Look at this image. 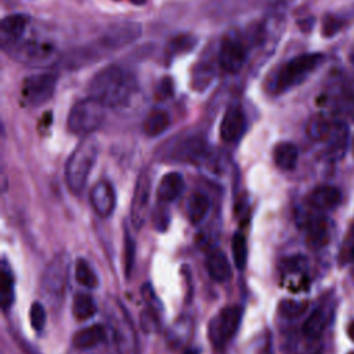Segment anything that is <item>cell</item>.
<instances>
[{
  "mask_svg": "<svg viewBox=\"0 0 354 354\" xmlns=\"http://www.w3.org/2000/svg\"><path fill=\"white\" fill-rule=\"evenodd\" d=\"M136 83L133 77L116 65L97 72L88 84V94L104 106H122L133 95Z\"/></svg>",
  "mask_w": 354,
  "mask_h": 354,
  "instance_id": "cell-1",
  "label": "cell"
},
{
  "mask_svg": "<svg viewBox=\"0 0 354 354\" xmlns=\"http://www.w3.org/2000/svg\"><path fill=\"white\" fill-rule=\"evenodd\" d=\"M98 155V142L93 137L82 140L65 165V180L73 194H80Z\"/></svg>",
  "mask_w": 354,
  "mask_h": 354,
  "instance_id": "cell-2",
  "label": "cell"
},
{
  "mask_svg": "<svg viewBox=\"0 0 354 354\" xmlns=\"http://www.w3.org/2000/svg\"><path fill=\"white\" fill-rule=\"evenodd\" d=\"M322 61L321 54H301L282 65L272 82L274 91L281 93L301 83Z\"/></svg>",
  "mask_w": 354,
  "mask_h": 354,
  "instance_id": "cell-3",
  "label": "cell"
},
{
  "mask_svg": "<svg viewBox=\"0 0 354 354\" xmlns=\"http://www.w3.org/2000/svg\"><path fill=\"white\" fill-rule=\"evenodd\" d=\"M104 105L88 97L77 101L69 112L68 129L79 136H86L97 130L105 118Z\"/></svg>",
  "mask_w": 354,
  "mask_h": 354,
  "instance_id": "cell-4",
  "label": "cell"
},
{
  "mask_svg": "<svg viewBox=\"0 0 354 354\" xmlns=\"http://www.w3.org/2000/svg\"><path fill=\"white\" fill-rule=\"evenodd\" d=\"M69 260L65 254L55 256L46 267L41 278V292L48 299L51 306H58L62 301L68 283Z\"/></svg>",
  "mask_w": 354,
  "mask_h": 354,
  "instance_id": "cell-5",
  "label": "cell"
},
{
  "mask_svg": "<svg viewBox=\"0 0 354 354\" xmlns=\"http://www.w3.org/2000/svg\"><path fill=\"white\" fill-rule=\"evenodd\" d=\"M242 319L241 306L221 308L209 324V339L217 347L225 346L236 333Z\"/></svg>",
  "mask_w": 354,
  "mask_h": 354,
  "instance_id": "cell-6",
  "label": "cell"
},
{
  "mask_svg": "<svg viewBox=\"0 0 354 354\" xmlns=\"http://www.w3.org/2000/svg\"><path fill=\"white\" fill-rule=\"evenodd\" d=\"M55 90V76L51 73L32 75L24 80L22 97L30 105H40L48 101Z\"/></svg>",
  "mask_w": 354,
  "mask_h": 354,
  "instance_id": "cell-7",
  "label": "cell"
},
{
  "mask_svg": "<svg viewBox=\"0 0 354 354\" xmlns=\"http://www.w3.org/2000/svg\"><path fill=\"white\" fill-rule=\"evenodd\" d=\"M149 198H151V178L148 173H141L138 177L134 194L131 199V223L136 228H141V225L145 223L148 206H149Z\"/></svg>",
  "mask_w": 354,
  "mask_h": 354,
  "instance_id": "cell-8",
  "label": "cell"
},
{
  "mask_svg": "<svg viewBox=\"0 0 354 354\" xmlns=\"http://www.w3.org/2000/svg\"><path fill=\"white\" fill-rule=\"evenodd\" d=\"M246 59V50L236 39H224L218 51V64L228 73L238 72Z\"/></svg>",
  "mask_w": 354,
  "mask_h": 354,
  "instance_id": "cell-9",
  "label": "cell"
},
{
  "mask_svg": "<svg viewBox=\"0 0 354 354\" xmlns=\"http://www.w3.org/2000/svg\"><path fill=\"white\" fill-rule=\"evenodd\" d=\"M14 55L28 64L43 65L55 55V48L51 44L43 41H26L22 44H14Z\"/></svg>",
  "mask_w": 354,
  "mask_h": 354,
  "instance_id": "cell-10",
  "label": "cell"
},
{
  "mask_svg": "<svg viewBox=\"0 0 354 354\" xmlns=\"http://www.w3.org/2000/svg\"><path fill=\"white\" fill-rule=\"evenodd\" d=\"M90 203L98 216L101 217L111 216L116 205V195H115L113 185L105 180L95 183L90 192Z\"/></svg>",
  "mask_w": 354,
  "mask_h": 354,
  "instance_id": "cell-11",
  "label": "cell"
},
{
  "mask_svg": "<svg viewBox=\"0 0 354 354\" xmlns=\"http://www.w3.org/2000/svg\"><path fill=\"white\" fill-rule=\"evenodd\" d=\"M306 242L311 249H321L329 241L328 220L322 214H313L304 220Z\"/></svg>",
  "mask_w": 354,
  "mask_h": 354,
  "instance_id": "cell-12",
  "label": "cell"
},
{
  "mask_svg": "<svg viewBox=\"0 0 354 354\" xmlns=\"http://www.w3.org/2000/svg\"><path fill=\"white\" fill-rule=\"evenodd\" d=\"M245 131V115L239 106H231L220 123V136L225 142H234Z\"/></svg>",
  "mask_w": 354,
  "mask_h": 354,
  "instance_id": "cell-13",
  "label": "cell"
},
{
  "mask_svg": "<svg viewBox=\"0 0 354 354\" xmlns=\"http://www.w3.org/2000/svg\"><path fill=\"white\" fill-rule=\"evenodd\" d=\"M29 18L24 14H12L6 17L0 25V36L3 46H14L24 35Z\"/></svg>",
  "mask_w": 354,
  "mask_h": 354,
  "instance_id": "cell-14",
  "label": "cell"
},
{
  "mask_svg": "<svg viewBox=\"0 0 354 354\" xmlns=\"http://www.w3.org/2000/svg\"><path fill=\"white\" fill-rule=\"evenodd\" d=\"M332 317V307L328 306L326 303L318 306L304 321L303 324V335L307 337H314L319 339L322 332L329 324V319Z\"/></svg>",
  "mask_w": 354,
  "mask_h": 354,
  "instance_id": "cell-15",
  "label": "cell"
},
{
  "mask_svg": "<svg viewBox=\"0 0 354 354\" xmlns=\"http://www.w3.org/2000/svg\"><path fill=\"white\" fill-rule=\"evenodd\" d=\"M342 199L340 191L333 185H321L317 187L308 198V202L311 207H314L318 212L332 210L335 209Z\"/></svg>",
  "mask_w": 354,
  "mask_h": 354,
  "instance_id": "cell-16",
  "label": "cell"
},
{
  "mask_svg": "<svg viewBox=\"0 0 354 354\" xmlns=\"http://www.w3.org/2000/svg\"><path fill=\"white\" fill-rule=\"evenodd\" d=\"M206 270L217 282H225L231 278V264L220 249H212L206 256Z\"/></svg>",
  "mask_w": 354,
  "mask_h": 354,
  "instance_id": "cell-17",
  "label": "cell"
},
{
  "mask_svg": "<svg viewBox=\"0 0 354 354\" xmlns=\"http://www.w3.org/2000/svg\"><path fill=\"white\" fill-rule=\"evenodd\" d=\"M105 329L102 325L94 324L90 326H86L83 329H79L73 337H72V343L77 350H90L95 346H98L100 343H102L105 340Z\"/></svg>",
  "mask_w": 354,
  "mask_h": 354,
  "instance_id": "cell-18",
  "label": "cell"
},
{
  "mask_svg": "<svg viewBox=\"0 0 354 354\" xmlns=\"http://www.w3.org/2000/svg\"><path fill=\"white\" fill-rule=\"evenodd\" d=\"M184 191V180L178 173H169L163 176L158 184V198L162 202H171L177 199Z\"/></svg>",
  "mask_w": 354,
  "mask_h": 354,
  "instance_id": "cell-19",
  "label": "cell"
},
{
  "mask_svg": "<svg viewBox=\"0 0 354 354\" xmlns=\"http://www.w3.org/2000/svg\"><path fill=\"white\" fill-rule=\"evenodd\" d=\"M205 153V142L198 137H188L184 141L176 144L173 148V156L187 162L198 160Z\"/></svg>",
  "mask_w": 354,
  "mask_h": 354,
  "instance_id": "cell-20",
  "label": "cell"
},
{
  "mask_svg": "<svg viewBox=\"0 0 354 354\" xmlns=\"http://www.w3.org/2000/svg\"><path fill=\"white\" fill-rule=\"evenodd\" d=\"M328 155L330 158H340L344 155L348 144V129L344 123H335L333 130L326 140Z\"/></svg>",
  "mask_w": 354,
  "mask_h": 354,
  "instance_id": "cell-21",
  "label": "cell"
},
{
  "mask_svg": "<svg viewBox=\"0 0 354 354\" xmlns=\"http://www.w3.org/2000/svg\"><path fill=\"white\" fill-rule=\"evenodd\" d=\"M272 158L275 165L282 169V170H292L296 167L297 165V158H299V152L296 145H293L292 142H279L275 145L274 152H272Z\"/></svg>",
  "mask_w": 354,
  "mask_h": 354,
  "instance_id": "cell-22",
  "label": "cell"
},
{
  "mask_svg": "<svg viewBox=\"0 0 354 354\" xmlns=\"http://www.w3.org/2000/svg\"><path fill=\"white\" fill-rule=\"evenodd\" d=\"M170 126V116L163 109H152L144 120V131L147 136L155 137L162 134Z\"/></svg>",
  "mask_w": 354,
  "mask_h": 354,
  "instance_id": "cell-23",
  "label": "cell"
},
{
  "mask_svg": "<svg viewBox=\"0 0 354 354\" xmlns=\"http://www.w3.org/2000/svg\"><path fill=\"white\" fill-rule=\"evenodd\" d=\"M210 207V202L206 195L201 192H194L188 199V218L192 224H199L207 214Z\"/></svg>",
  "mask_w": 354,
  "mask_h": 354,
  "instance_id": "cell-24",
  "label": "cell"
},
{
  "mask_svg": "<svg viewBox=\"0 0 354 354\" xmlns=\"http://www.w3.org/2000/svg\"><path fill=\"white\" fill-rule=\"evenodd\" d=\"M333 122L322 115L313 116L307 123V134L314 141H326L333 130Z\"/></svg>",
  "mask_w": 354,
  "mask_h": 354,
  "instance_id": "cell-25",
  "label": "cell"
},
{
  "mask_svg": "<svg viewBox=\"0 0 354 354\" xmlns=\"http://www.w3.org/2000/svg\"><path fill=\"white\" fill-rule=\"evenodd\" d=\"M97 313V306L93 297L87 293H77L72 301V314L77 321H86Z\"/></svg>",
  "mask_w": 354,
  "mask_h": 354,
  "instance_id": "cell-26",
  "label": "cell"
},
{
  "mask_svg": "<svg viewBox=\"0 0 354 354\" xmlns=\"http://www.w3.org/2000/svg\"><path fill=\"white\" fill-rule=\"evenodd\" d=\"M0 299L3 310H7L14 303V275L6 261H3L0 274Z\"/></svg>",
  "mask_w": 354,
  "mask_h": 354,
  "instance_id": "cell-27",
  "label": "cell"
},
{
  "mask_svg": "<svg viewBox=\"0 0 354 354\" xmlns=\"http://www.w3.org/2000/svg\"><path fill=\"white\" fill-rule=\"evenodd\" d=\"M75 278H76L79 285H82L84 288H88V289H94L98 285V278H97L95 271L93 270V267L84 259H79L76 261Z\"/></svg>",
  "mask_w": 354,
  "mask_h": 354,
  "instance_id": "cell-28",
  "label": "cell"
},
{
  "mask_svg": "<svg viewBox=\"0 0 354 354\" xmlns=\"http://www.w3.org/2000/svg\"><path fill=\"white\" fill-rule=\"evenodd\" d=\"M231 249H232V257L236 268L243 270L248 263V243H246V238L241 232H236L234 235Z\"/></svg>",
  "mask_w": 354,
  "mask_h": 354,
  "instance_id": "cell-29",
  "label": "cell"
},
{
  "mask_svg": "<svg viewBox=\"0 0 354 354\" xmlns=\"http://www.w3.org/2000/svg\"><path fill=\"white\" fill-rule=\"evenodd\" d=\"M307 308V303L299 300H282L279 303V314L285 318H297Z\"/></svg>",
  "mask_w": 354,
  "mask_h": 354,
  "instance_id": "cell-30",
  "label": "cell"
},
{
  "mask_svg": "<svg viewBox=\"0 0 354 354\" xmlns=\"http://www.w3.org/2000/svg\"><path fill=\"white\" fill-rule=\"evenodd\" d=\"M29 317H30V325L36 332H41L46 326V321H47V313L43 307L41 303L39 301H33L30 306V311H29Z\"/></svg>",
  "mask_w": 354,
  "mask_h": 354,
  "instance_id": "cell-31",
  "label": "cell"
},
{
  "mask_svg": "<svg viewBox=\"0 0 354 354\" xmlns=\"http://www.w3.org/2000/svg\"><path fill=\"white\" fill-rule=\"evenodd\" d=\"M134 257H136V243L134 239L130 236L129 231L124 232V274L126 278H130V274L134 267Z\"/></svg>",
  "mask_w": 354,
  "mask_h": 354,
  "instance_id": "cell-32",
  "label": "cell"
},
{
  "mask_svg": "<svg viewBox=\"0 0 354 354\" xmlns=\"http://www.w3.org/2000/svg\"><path fill=\"white\" fill-rule=\"evenodd\" d=\"M340 259L342 261L354 263V225L350 228V231L346 235V239L343 242L342 252H340Z\"/></svg>",
  "mask_w": 354,
  "mask_h": 354,
  "instance_id": "cell-33",
  "label": "cell"
},
{
  "mask_svg": "<svg viewBox=\"0 0 354 354\" xmlns=\"http://www.w3.org/2000/svg\"><path fill=\"white\" fill-rule=\"evenodd\" d=\"M171 94H173V82H171V79H169V77L162 79L160 83L156 87V98L158 100H166V98L171 97Z\"/></svg>",
  "mask_w": 354,
  "mask_h": 354,
  "instance_id": "cell-34",
  "label": "cell"
},
{
  "mask_svg": "<svg viewBox=\"0 0 354 354\" xmlns=\"http://www.w3.org/2000/svg\"><path fill=\"white\" fill-rule=\"evenodd\" d=\"M153 224L158 230H165L167 227L169 223V214H167V209H159L155 212V218H153Z\"/></svg>",
  "mask_w": 354,
  "mask_h": 354,
  "instance_id": "cell-35",
  "label": "cell"
},
{
  "mask_svg": "<svg viewBox=\"0 0 354 354\" xmlns=\"http://www.w3.org/2000/svg\"><path fill=\"white\" fill-rule=\"evenodd\" d=\"M347 336L350 337V340L354 342V321H351L347 326Z\"/></svg>",
  "mask_w": 354,
  "mask_h": 354,
  "instance_id": "cell-36",
  "label": "cell"
},
{
  "mask_svg": "<svg viewBox=\"0 0 354 354\" xmlns=\"http://www.w3.org/2000/svg\"><path fill=\"white\" fill-rule=\"evenodd\" d=\"M131 3H134V4H137V6H141V4H144L147 0H130Z\"/></svg>",
  "mask_w": 354,
  "mask_h": 354,
  "instance_id": "cell-37",
  "label": "cell"
},
{
  "mask_svg": "<svg viewBox=\"0 0 354 354\" xmlns=\"http://www.w3.org/2000/svg\"><path fill=\"white\" fill-rule=\"evenodd\" d=\"M184 354H194V353H192V351H185Z\"/></svg>",
  "mask_w": 354,
  "mask_h": 354,
  "instance_id": "cell-38",
  "label": "cell"
},
{
  "mask_svg": "<svg viewBox=\"0 0 354 354\" xmlns=\"http://www.w3.org/2000/svg\"><path fill=\"white\" fill-rule=\"evenodd\" d=\"M351 58H353V62H354V53H353V55H351Z\"/></svg>",
  "mask_w": 354,
  "mask_h": 354,
  "instance_id": "cell-39",
  "label": "cell"
},
{
  "mask_svg": "<svg viewBox=\"0 0 354 354\" xmlns=\"http://www.w3.org/2000/svg\"><path fill=\"white\" fill-rule=\"evenodd\" d=\"M348 354H354V353H348Z\"/></svg>",
  "mask_w": 354,
  "mask_h": 354,
  "instance_id": "cell-40",
  "label": "cell"
}]
</instances>
